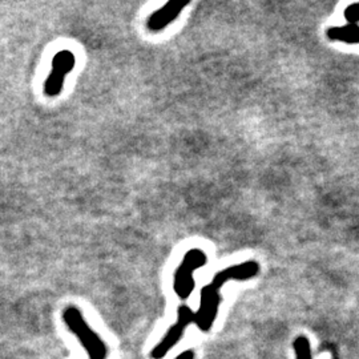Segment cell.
Masks as SVG:
<instances>
[{
    "label": "cell",
    "mask_w": 359,
    "mask_h": 359,
    "mask_svg": "<svg viewBox=\"0 0 359 359\" xmlns=\"http://www.w3.org/2000/svg\"><path fill=\"white\" fill-rule=\"evenodd\" d=\"M259 273V265L257 261H245L236 264L226 269L218 271L213 277L212 283L205 285L201 289L200 306L194 313L193 323L203 333L210 332L213 323L216 321L218 309L221 305V287L229 281H248L255 278Z\"/></svg>",
    "instance_id": "6da1fadb"
},
{
    "label": "cell",
    "mask_w": 359,
    "mask_h": 359,
    "mask_svg": "<svg viewBox=\"0 0 359 359\" xmlns=\"http://www.w3.org/2000/svg\"><path fill=\"white\" fill-rule=\"evenodd\" d=\"M63 321L68 330L76 335L79 342L88 354L90 359H105L108 354L107 345L103 339L92 330L84 320L83 313L76 306H67L63 311Z\"/></svg>",
    "instance_id": "7a4b0ae2"
},
{
    "label": "cell",
    "mask_w": 359,
    "mask_h": 359,
    "mask_svg": "<svg viewBox=\"0 0 359 359\" xmlns=\"http://www.w3.org/2000/svg\"><path fill=\"white\" fill-rule=\"evenodd\" d=\"M206 262H208V257L205 252L201 249L194 248L185 253L179 268L175 271V276H173V290L180 299L185 301L191 297L196 286L193 271L205 266Z\"/></svg>",
    "instance_id": "3957f363"
},
{
    "label": "cell",
    "mask_w": 359,
    "mask_h": 359,
    "mask_svg": "<svg viewBox=\"0 0 359 359\" xmlns=\"http://www.w3.org/2000/svg\"><path fill=\"white\" fill-rule=\"evenodd\" d=\"M76 65L75 53L69 50L57 52L52 59V69L44 83V95L56 97L65 87V76L74 71Z\"/></svg>",
    "instance_id": "277c9868"
},
{
    "label": "cell",
    "mask_w": 359,
    "mask_h": 359,
    "mask_svg": "<svg viewBox=\"0 0 359 359\" xmlns=\"http://www.w3.org/2000/svg\"><path fill=\"white\" fill-rule=\"evenodd\" d=\"M193 320H194V311L188 305H181L177 309V320L169 327L168 333L163 337V339L152 348L151 358H165L168 353L181 341L184 332L191 323H193Z\"/></svg>",
    "instance_id": "5b68a950"
},
{
    "label": "cell",
    "mask_w": 359,
    "mask_h": 359,
    "mask_svg": "<svg viewBox=\"0 0 359 359\" xmlns=\"http://www.w3.org/2000/svg\"><path fill=\"white\" fill-rule=\"evenodd\" d=\"M188 6V1H168L161 8L154 11L147 20V28L151 32H160L165 29L173 20H176L181 11Z\"/></svg>",
    "instance_id": "8992f818"
},
{
    "label": "cell",
    "mask_w": 359,
    "mask_h": 359,
    "mask_svg": "<svg viewBox=\"0 0 359 359\" xmlns=\"http://www.w3.org/2000/svg\"><path fill=\"white\" fill-rule=\"evenodd\" d=\"M326 35L333 41H344L346 44H359V26L355 25L330 27L326 31Z\"/></svg>",
    "instance_id": "52a82bcc"
},
{
    "label": "cell",
    "mask_w": 359,
    "mask_h": 359,
    "mask_svg": "<svg viewBox=\"0 0 359 359\" xmlns=\"http://www.w3.org/2000/svg\"><path fill=\"white\" fill-rule=\"evenodd\" d=\"M293 348H294L295 358L313 359L311 346H310V342L306 337H304V335L297 337L293 342Z\"/></svg>",
    "instance_id": "ba28073f"
},
{
    "label": "cell",
    "mask_w": 359,
    "mask_h": 359,
    "mask_svg": "<svg viewBox=\"0 0 359 359\" xmlns=\"http://www.w3.org/2000/svg\"><path fill=\"white\" fill-rule=\"evenodd\" d=\"M345 19L348 22V25H355L358 26L359 23V3H354L348 6L345 10Z\"/></svg>",
    "instance_id": "9c48e42d"
},
{
    "label": "cell",
    "mask_w": 359,
    "mask_h": 359,
    "mask_svg": "<svg viewBox=\"0 0 359 359\" xmlns=\"http://www.w3.org/2000/svg\"><path fill=\"white\" fill-rule=\"evenodd\" d=\"M175 359H194V351H193V350L182 351V353L179 354Z\"/></svg>",
    "instance_id": "30bf717a"
}]
</instances>
